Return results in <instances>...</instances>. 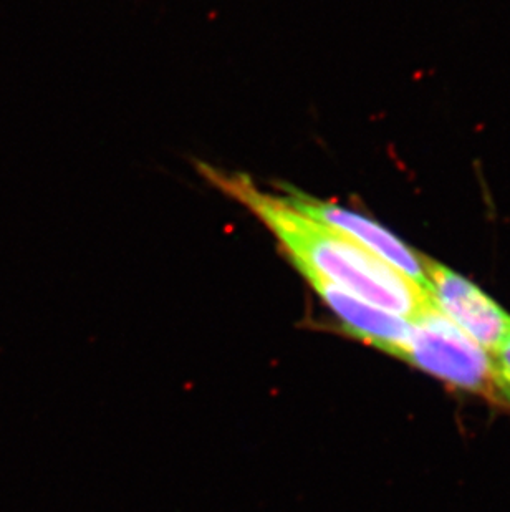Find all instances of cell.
<instances>
[{
  "mask_svg": "<svg viewBox=\"0 0 510 512\" xmlns=\"http://www.w3.org/2000/svg\"><path fill=\"white\" fill-rule=\"evenodd\" d=\"M199 168L222 193L244 204L267 226L302 276L330 282L411 322L436 307L431 295L405 274L347 234L308 218L285 196L267 193L246 174L224 173L206 165Z\"/></svg>",
  "mask_w": 510,
  "mask_h": 512,
  "instance_id": "6da1fadb",
  "label": "cell"
},
{
  "mask_svg": "<svg viewBox=\"0 0 510 512\" xmlns=\"http://www.w3.org/2000/svg\"><path fill=\"white\" fill-rule=\"evenodd\" d=\"M401 360L453 387L494 400L502 398L491 355L441 314L438 307L411 322Z\"/></svg>",
  "mask_w": 510,
  "mask_h": 512,
  "instance_id": "7a4b0ae2",
  "label": "cell"
},
{
  "mask_svg": "<svg viewBox=\"0 0 510 512\" xmlns=\"http://www.w3.org/2000/svg\"><path fill=\"white\" fill-rule=\"evenodd\" d=\"M428 292L441 314L492 358L510 343V315L477 285L426 257Z\"/></svg>",
  "mask_w": 510,
  "mask_h": 512,
  "instance_id": "3957f363",
  "label": "cell"
},
{
  "mask_svg": "<svg viewBox=\"0 0 510 512\" xmlns=\"http://www.w3.org/2000/svg\"><path fill=\"white\" fill-rule=\"evenodd\" d=\"M285 198L289 199V203L294 208L307 214L308 218L327 224L330 228L352 237L353 241L365 247L366 251L373 252L375 256L388 262L391 267H395L396 271L405 274L409 281H413L428 292V281L424 271L426 257L406 246L405 242L401 241L400 237H396L393 232L371 221L363 214L355 213L337 204L318 201L297 191H290L289 196Z\"/></svg>",
  "mask_w": 510,
  "mask_h": 512,
  "instance_id": "277c9868",
  "label": "cell"
},
{
  "mask_svg": "<svg viewBox=\"0 0 510 512\" xmlns=\"http://www.w3.org/2000/svg\"><path fill=\"white\" fill-rule=\"evenodd\" d=\"M323 304L332 310L335 317L342 322L343 330L361 342L380 348L381 352L403 357L406 343L411 334V320L400 315L391 314L388 310L368 304L345 290L338 289L330 282L318 277H305Z\"/></svg>",
  "mask_w": 510,
  "mask_h": 512,
  "instance_id": "5b68a950",
  "label": "cell"
},
{
  "mask_svg": "<svg viewBox=\"0 0 510 512\" xmlns=\"http://www.w3.org/2000/svg\"><path fill=\"white\" fill-rule=\"evenodd\" d=\"M496 373L497 388L502 398L510 401V343L502 348L501 353L492 358Z\"/></svg>",
  "mask_w": 510,
  "mask_h": 512,
  "instance_id": "8992f818",
  "label": "cell"
}]
</instances>
